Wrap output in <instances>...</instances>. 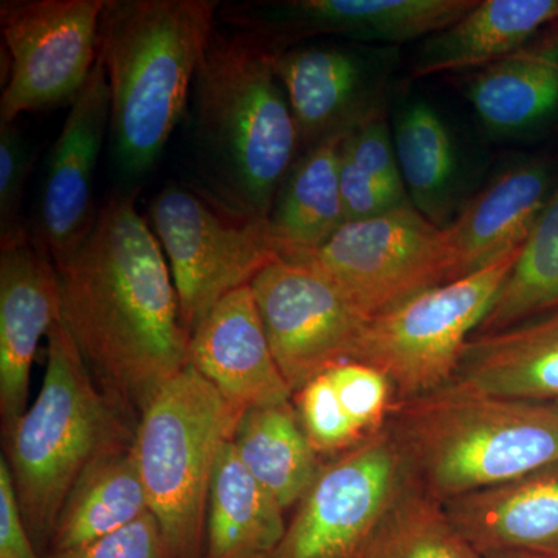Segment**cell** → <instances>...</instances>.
I'll return each instance as SVG.
<instances>
[{
  "instance_id": "cell-1",
  "label": "cell",
  "mask_w": 558,
  "mask_h": 558,
  "mask_svg": "<svg viewBox=\"0 0 558 558\" xmlns=\"http://www.w3.org/2000/svg\"><path fill=\"white\" fill-rule=\"evenodd\" d=\"M135 194H110L87 240L57 267L62 325L128 417L142 416L189 366L191 341L167 256Z\"/></svg>"
},
{
  "instance_id": "cell-2",
  "label": "cell",
  "mask_w": 558,
  "mask_h": 558,
  "mask_svg": "<svg viewBox=\"0 0 558 558\" xmlns=\"http://www.w3.org/2000/svg\"><path fill=\"white\" fill-rule=\"evenodd\" d=\"M274 54V47L258 33L216 28L185 117L191 156L204 190L227 208L256 220L269 219L301 150Z\"/></svg>"
},
{
  "instance_id": "cell-3",
  "label": "cell",
  "mask_w": 558,
  "mask_h": 558,
  "mask_svg": "<svg viewBox=\"0 0 558 558\" xmlns=\"http://www.w3.org/2000/svg\"><path fill=\"white\" fill-rule=\"evenodd\" d=\"M218 13L216 0H106L98 60L109 86L112 156L124 178L148 174L185 119Z\"/></svg>"
},
{
  "instance_id": "cell-4",
  "label": "cell",
  "mask_w": 558,
  "mask_h": 558,
  "mask_svg": "<svg viewBox=\"0 0 558 558\" xmlns=\"http://www.w3.org/2000/svg\"><path fill=\"white\" fill-rule=\"evenodd\" d=\"M385 428L411 484L440 502L558 461V403L497 398L457 381L396 403Z\"/></svg>"
},
{
  "instance_id": "cell-5",
  "label": "cell",
  "mask_w": 558,
  "mask_h": 558,
  "mask_svg": "<svg viewBox=\"0 0 558 558\" xmlns=\"http://www.w3.org/2000/svg\"><path fill=\"white\" fill-rule=\"evenodd\" d=\"M126 417L94 379L58 319L47 336L38 396L7 436L3 454L38 550L49 549L62 506L84 472L134 442Z\"/></svg>"
},
{
  "instance_id": "cell-6",
  "label": "cell",
  "mask_w": 558,
  "mask_h": 558,
  "mask_svg": "<svg viewBox=\"0 0 558 558\" xmlns=\"http://www.w3.org/2000/svg\"><path fill=\"white\" fill-rule=\"evenodd\" d=\"M244 411L189 363L138 417L135 458L170 558H204L213 473Z\"/></svg>"
},
{
  "instance_id": "cell-7",
  "label": "cell",
  "mask_w": 558,
  "mask_h": 558,
  "mask_svg": "<svg viewBox=\"0 0 558 558\" xmlns=\"http://www.w3.org/2000/svg\"><path fill=\"white\" fill-rule=\"evenodd\" d=\"M520 252L371 318L352 360L384 373L396 403L447 387Z\"/></svg>"
},
{
  "instance_id": "cell-8",
  "label": "cell",
  "mask_w": 558,
  "mask_h": 558,
  "mask_svg": "<svg viewBox=\"0 0 558 558\" xmlns=\"http://www.w3.org/2000/svg\"><path fill=\"white\" fill-rule=\"evenodd\" d=\"M148 222L167 256L190 337L223 296L278 258L267 220L242 216L205 190L165 186L150 202Z\"/></svg>"
},
{
  "instance_id": "cell-9",
  "label": "cell",
  "mask_w": 558,
  "mask_h": 558,
  "mask_svg": "<svg viewBox=\"0 0 558 558\" xmlns=\"http://www.w3.org/2000/svg\"><path fill=\"white\" fill-rule=\"evenodd\" d=\"M286 259L325 274L368 319L449 282L442 229L413 204L347 222L322 247Z\"/></svg>"
},
{
  "instance_id": "cell-10",
  "label": "cell",
  "mask_w": 558,
  "mask_h": 558,
  "mask_svg": "<svg viewBox=\"0 0 558 558\" xmlns=\"http://www.w3.org/2000/svg\"><path fill=\"white\" fill-rule=\"evenodd\" d=\"M411 486L402 454L384 428L323 462L296 506L275 558H357Z\"/></svg>"
},
{
  "instance_id": "cell-11",
  "label": "cell",
  "mask_w": 558,
  "mask_h": 558,
  "mask_svg": "<svg viewBox=\"0 0 558 558\" xmlns=\"http://www.w3.org/2000/svg\"><path fill=\"white\" fill-rule=\"evenodd\" d=\"M106 0H3L0 32L9 54L0 121L72 105L98 61Z\"/></svg>"
},
{
  "instance_id": "cell-12",
  "label": "cell",
  "mask_w": 558,
  "mask_h": 558,
  "mask_svg": "<svg viewBox=\"0 0 558 558\" xmlns=\"http://www.w3.org/2000/svg\"><path fill=\"white\" fill-rule=\"evenodd\" d=\"M250 288L293 395L337 363L354 357L369 319L325 274L278 256Z\"/></svg>"
},
{
  "instance_id": "cell-13",
  "label": "cell",
  "mask_w": 558,
  "mask_h": 558,
  "mask_svg": "<svg viewBox=\"0 0 558 558\" xmlns=\"http://www.w3.org/2000/svg\"><path fill=\"white\" fill-rule=\"evenodd\" d=\"M478 0H288L219 9L230 28L258 33L275 50L315 36L402 44L461 20Z\"/></svg>"
},
{
  "instance_id": "cell-14",
  "label": "cell",
  "mask_w": 558,
  "mask_h": 558,
  "mask_svg": "<svg viewBox=\"0 0 558 558\" xmlns=\"http://www.w3.org/2000/svg\"><path fill=\"white\" fill-rule=\"evenodd\" d=\"M110 128V95L98 60L78 97L70 105L60 137L51 149L40 186L33 244L54 267L72 258L89 236L95 208V172Z\"/></svg>"
},
{
  "instance_id": "cell-15",
  "label": "cell",
  "mask_w": 558,
  "mask_h": 558,
  "mask_svg": "<svg viewBox=\"0 0 558 558\" xmlns=\"http://www.w3.org/2000/svg\"><path fill=\"white\" fill-rule=\"evenodd\" d=\"M61 318L60 281L32 238L0 247V421L3 439L28 409L36 349Z\"/></svg>"
},
{
  "instance_id": "cell-16",
  "label": "cell",
  "mask_w": 558,
  "mask_h": 558,
  "mask_svg": "<svg viewBox=\"0 0 558 558\" xmlns=\"http://www.w3.org/2000/svg\"><path fill=\"white\" fill-rule=\"evenodd\" d=\"M190 365L242 410L293 400L250 284L223 296L194 330Z\"/></svg>"
},
{
  "instance_id": "cell-17",
  "label": "cell",
  "mask_w": 558,
  "mask_h": 558,
  "mask_svg": "<svg viewBox=\"0 0 558 558\" xmlns=\"http://www.w3.org/2000/svg\"><path fill=\"white\" fill-rule=\"evenodd\" d=\"M274 62L295 117L301 150L348 134L380 109L368 61L351 47L296 44L275 50Z\"/></svg>"
},
{
  "instance_id": "cell-18",
  "label": "cell",
  "mask_w": 558,
  "mask_h": 558,
  "mask_svg": "<svg viewBox=\"0 0 558 558\" xmlns=\"http://www.w3.org/2000/svg\"><path fill=\"white\" fill-rule=\"evenodd\" d=\"M550 194V171L545 161L517 163L492 180L464 205L457 219L442 227L449 281L523 248Z\"/></svg>"
},
{
  "instance_id": "cell-19",
  "label": "cell",
  "mask_w": 558,
  "mask_h": 558,
  "mask_svg": "<svg viewBox=\"0 0 558 558\" xmlns=\"http://www.w3.org/2000/svg\"><path fill=\"white\" fill-rule=\"evenodd\" d=\"M451 523L478 553L558 558V461L442 502Z\"/></svg>"
},
{
  "instance_id": "cell-20",
  "label": "cell",
  "mask_w": 558,
  "mask_h": 558,
  "mask_svg": "<svg viewBox=\"0 0 558 558\" xmlns=\"http://www.w3.org/2000/svg\"><path fill=\"white\" fill-rule=\"evenodd\" d=\"M453 381L497 398L558 403V312L472 337Z\"/></svg>"
},
{
  "instance_id": "cell-21",
  "label": "cell",
  "mask_w": 558,
  "mask_h": 558,
  "mask_svg": "<svg viewBox=\"0 0 558 558\" xmlns=\"http://www.w3.org/2000/svg\"><path fill=\"white\" fill-rule=\"evenodd\" d=\"M558 21V0H478L461 20L429 36L413 75L480 70L515 53Z\"/></svg>"
},
{
  "instance_id": "cell-22",
  "label": "cell",
  "mask_w": 558,
  "mask_h": 558,
  "mask_svg": "<svg viewBox=\"0 0 558 558\" xmlns=\"http://www.w3.org/2000/svg\"><path fill=\"white\" fill-rule=\"evenodd\" d=\"M465 97L494 134L537 130L558 112V31L470 73Z\"/></svg>"
},
{
  "instance_id": "cell-23",
  "label": "cell",
  "mask_w": 558,
  "mask_h": 558,
  "mask_svg": "<svg viewBox=\"0 0 558 558\" xmlns=\"http://www.w3.org/2000/svg\"><path fill=\"white\" fill-rule=\"evenodd\" d=\"M286 510L223 446L209 487L204 558L274 556L286 535Z\"/></svg>"
},
{
  "instance_id": "cell-24",
  "label": "cell",
  "mask_w": 558,
  "mask_h": 558,
  "mask_svg": "<svg viewBox=\"0 0 558 558\" xmlns=\"http://www.w3.org/2000/svg\"><path fill=\"white\" fill-rule=\"evenodd\" d=\"M344 135L303 150L282 182L267 219L279 258L322 247L347 223L340 189Z\"/></svg>"
},
{
  "instance_id": "cell-25",
  "label": "cell",
  "mask_w": 558,
  "mask_h": 558,
  "mask_svg": "<svg viewBox=\"0 0 558 558\" xmlns=\"http://www.w3.org/2000/svg\"><path fill=\"white\" fill-rule=\"evenodd\" d=\"M231 442L242 464L286 512L299 506L323 465L293 400L245 410Z\"/></svg>"
},
{
  "instance_id": "cell-26",
  "label": "cell",
  "mask_w": 558,
  "mask_h": 558,
  "mask_svg": "<svg viewBox=\"0 0 558 558\" xmlns=\"http://www.w3.org/2000/svg\"><path fill=\"white\" fill-rule=\"evenodd\" d=\"M149 512L134 442L95 462L76 481L62 506L50 553L87 545Z\"/></svg>"
},
{
  "instance_id": "cell-27",
  "label": "cell",
  "mask_w": 558,
  "mask_h": 558,
  "mask_svg": "<svg viewBox=\"0 0 558 558\" xmlns=\"http://www.w3.org/2000/svg\"><path fill=\"white\" fill-rule=\"evenodd\" d=\"M395 148L411 204L442 229L450 222L457 165L438 112L425 102L403 109L396 121Z\"/></svg>"
},
{
  "instance_id": "cell-28",
  "label": "cell",
  "mask_w": 558,
  "mask_h": 558,
  "mask_svg": "<svg viewBox=\"0 0 558 558\" xmlns=\"http://www.w3.org/2000/svg\"><path fill=\"white\" fill-rule=\"evenodd\" d=\"M340 189L347 222L377 218L411 204L387 119L376 110L344 135Z\"/></svg>"
},
{
  "instance_id": "cell-29",
  "label": "cell",
  "mask_w": 558,
  "mask_h": 558,
  "mask_svg": "<svg viewBox=\"0 0 558 558\" xmlns=\"http://www.w3.org/2000/svg\"><path fill=\"white\" fill-rule=\"evenodd\" d=\"M553 312H558V186L475 336Z\"/></svg>"
},
{
  "instance_id": "cell-30",
  "label": "cell",
  "mask_w": 558,
  "mask_h": 558,
  "mask_svg": "<svg viewBox=\"0 0 558 558\" xmlns=\"http://www.w3.org/2000/svg\"><path fill=\"white\" fill-rule=\"evenodd\" d=\"M357 558H484L451 523L442 502L413 484L374 531Z\"/></svg>"
},
{
  "instance_id": "cell-31",
  "label": "cell",
  "mask_w": 558,
  "mask_h": 558,
  "mask_svg": "<svg viewBox=\"0 0 558 558\" xmlns=\"http://www.w3.org/2000/svg\"><path fill=\"white\" fill-rule=\"evenodd\" d=\"M293 405L319 457H337L365 439L341 405L328 374H319L293 395Z\"/></svg>"
},
{
  "instance_id": "cell-32",
  "label": "cell",
  "mask_w": 558,
  "mask_h": 558,
  "mask_svg": "<svg viewBox=\"0 0 558 558\" xmlns=\"http://www.w3.org/2000/svg\"><path fill=\"white\" fill-rule=\"evenodd\" d=\"M348 416L362 436L381 432L396 405L391 381L379 369L347 360L325 371Z\"/></svg>"
},
{
  "instance_id": "cell-33",
  "label": "cell",
  "mask_w": 558,
  "mask_h": 558,
  "mask_svg": "<svg viewBox=\"0 0 558 558\" xmlns=\"http://www.w3.org/2000/svg\"><path fill=\"white\" fill-rule=\"evenodd\" d=\"M33 150L16 121H0V247L31 236L22 222L25 185L33 170Z\"/></svg>"
},
{
  "instance_id": "cell-34",
  "label": "cell",
  "mask_w": 558,
  "mask_h": 558,
  "mask_svg": "<svg viewBox=\"0 0 558 558\" xmlns=\"http://www.w3.org/2000/svg\"><path fill=\"white\" fill-rule=\"evenodd\" d=\"M43 558H170V553L159 520L149 510L87 545L46 554Z\"/></svg>"
},
{
  "instance_id": "cell-35",
  "label": "cell",
  "mask_w": 558,
  "mask_h": 558,
  "mask_svg": "<svg viewBox=\"0 0 558 558\" xmlns=\"http://www.w3.org/2000/svg\"><path fill=\"white\" fill-rule=\"evenodd\" d=\"M0 558H43L22 515L3 454L0 458Z\"/></svg>"
},
{
  "instance_id": "cell-36",
  "label": "cell",
  "mask_w": 558,
  "mask_h": 558,
  "mask_svg": "<svg viewBox=\"0 0 558 558\" xmlns=\"http://www.w3.org/2000/svg\"><path fill=\"white\" fill-rule=\"evenodd\" d=\"M484 558H553L546 556H538V554L529 553H492L486 554Z\"/></svg>"
},
{
  "instance_id": "cell-37",
  "label": "cell",
  "mask_w": 558,
  "mask_h": 558,
  "mask_svg": "<svg viewBox=\"0 0 558 558\" xmlns=\"http://www.w3.org/2000/svg\"><path fill=\"white\" fill-rule=\"evenodd\" d=\"M256 558H275L274 556H263V557H256Z\"/></svg>"
}]
</instances>
